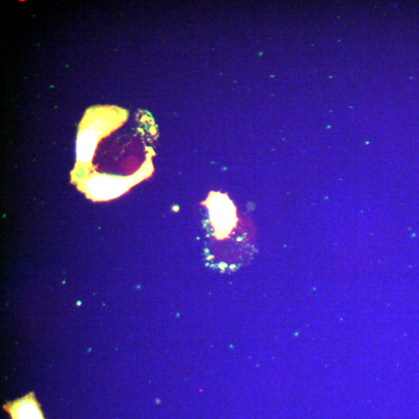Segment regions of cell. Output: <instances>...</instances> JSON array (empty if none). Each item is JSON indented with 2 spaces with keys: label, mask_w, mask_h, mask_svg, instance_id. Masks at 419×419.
<instances>
[{
  "label": "cell",
  "mask_w": 419,
  "mask_h": 419,
  "mask_svg": "<svg viewBox=\"0 0 419 419\" xmlns=\"http://www.w3.org/2000/svg\"><path fill=\"white\" fill-rule=\"evenodd\" d=\"M144 214V203L135 196H127L121 200L115 214V233L119 241L129 244L136 239Z\"/></svg>",
  "instance_id": "7a4b0ae2"
},
{
  "label": "cell",
  "mask_w": 419,
  "mask_h": 419,
  "mask_svg": "<svg viewBox=\"0 0 419 419\" xmlns=\"http://www.w3.org/2000/svg\"><path fill=\"white\" fill-rule=\"evenodd\" d=\"M133 281L141 296L162 299L183 291L191 281V275L182 269L147 265L135 271Z\"/></svg>",
  "instance_id": "6da1fadb"
}]
</instances>
